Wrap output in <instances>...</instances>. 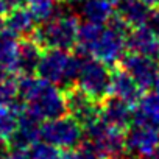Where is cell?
Masks as SVG:
<instances>
[{
    "label": "cell",
    "mask_w": 159,
    "mask_h": 159,
    "mask_svg": "<svg viewBox=\"0 0 159 159\" xmlns=\"http://www.w3.org/2000/svg\"><path fill=\"white\" fill-rule=\"evenodd\" d=\"M81 58L83 56L80 53L72 55L67 50L47 48L42 52L36 73L45 81L58 84L61 86V89H66L76 84L80 67H81Z\"/></svg>",
    "instance_id": "1"
},
{
    "label": "cell",
    "mask_w": 159,
    "mask_h": 159,
    "mask_svg": "<svg viewBox=\"0 0 159 159\" xmlns=\"http://www.w3.org/2000/svg\"><path fill=\"white\" fill-rule=\"evenodd\" d=\"M80 20L73 14L58 16L48 22L41 24L33 30L30 38L42 48H59V50H75L78 42Z\"/></svg>",
    "instance_id": "2"
},
{
    "label": "cell",
    "mask_w": 159,
    "mask_h": 159,
    "mask_svg": "<svg viewBox=\"0 0 159 159\" xmlns=\"http://www.w3.org/2000/svg\"><path fill=\"white\" fill-rule=\"evenodd\" d=\"M129 30V25L114 11L112 17L106 24V28H103L97 44L94 45L91 56L111 69L119 66L125 53L128 52L126 38Z\"/></svg>",
    "instance_id": "3"
},
{
    "label": "cell",
    "mask_w": 159,
    "mask_h": 159,
    "mask_svg": "<svg viewBox=\"0 0 159 159\" xmlns=\"http://www.w3.org/2000/svg\"><path fill=\"white\" fill-rule=\"evenodd\" d=\"M81 67L76 78V86L97 103H103L111 95V69L98 59L81 55Z\"/></svg>",
    "instance_id": "4"
},
{
    "label": "cell",
    "mask_w": 159,
    "mask_h": 159,
    "mask_svg": "<svg viewBox=\"0 0 159 159\" xmlns=\"http://www.w3.org/2000/svg\"><path fill=\"white\" fill-rule=\"evenodd\" d=\"M86 139L97 148L102 159H123L126 153V131L111 126L103 117L84 129Z\"/></svg>",
    "instance_id": "5"
},
{
    "label": "cell",
    "mask_w": 159,
    "mask_h": 159,
    "mask_svg": "<svg viewBox=\"0 0 159 159\" xmlns=\"http://www.w3.org/2000/svg\"><path fill=\"white\" fill-rule=\"evenodd\" d=\"M83 126L73 117L64 116L59 119L47 120L41 126V139L44 142L53 143L59 148H75L83 140Z\"/></svg>",
    "instance_id": "6"
},
{
    "label": "cell",
    "mask_w": 159,
    "mask_h": 159,
    "mask_svg": "<svg viewBox=\"0 0 159 159\" xmlns=\"http://www.w3.org/2000/svg\"><path fill=\"white\" fill-rule=\"evenodd\" d=\"M62 91L66 95L69 116L81 125L83 129H88L102 119V105L84 94L76 84L69 86Z\"/></svg>",
    "instance_id": "7"
},
{
    "label": "cell",
    "mask_w": 159,
    "mask_h": 159,
    "mask_svg": "<svg viewBox=\"0 0 159 159\" xmlns=\"http://www.w3.org/2000/svg\"><path fill=\"white\" fill-rule=\"evenodd\" d=\"M159 145L157 126L148 123H133L126 131V150L139 156H153Z\"/></svg>",
    "instance_id": "8"
},
{
    "label": "cell",
    "mask_w": 159,
    "mask_h": 159,
    "mask_svg": "<svg viewBox=\"0 0 159 159\" xmlns=\"http://www.w3.org/2000/svg\"><path fill=\"white\" fill-rule=\"evenodd\" d=\"M156 62L157 61L147 58L143 55L128 52V53H125V56L122 58L119 66L123 67L136 80L137 84L143 91H147L154 84V78H156V72H157Z\"/></svg>",
    "instance_id": "9"
},
{
    "label": "cell",
    "mask_w": 159,
    "mask_h": 159,
    "mask_svg": "<svg viewBox=\"0 0 159 159\" xmlns=\"http://www.w3.org/2000/svg\"><path fill=\"white\" fill-rule=\"evenodd\" d=\"M111 95H116L136 108L143 97V89L123 67L116 66L111 69Z\"/></svg>",
    "instance_id": "10"
},
{
    "label": "cell",
    "mask_w": 159,
    "mask_h": 159,
    "mask_svg": "<svg viewBox=\"0 0 159 159\" xmlns=\"http://www.w3.org/2000/svg\"><path fill=\"white\" fill-rule=\"evenodd\" d=\"M126 47L128 52L143 55L159 62V38L148 24L129 30L126 38Z\"/></svg>",
    "instance_id": "11"
},
{
    "label": "cell",
    "mask_w": 159,
    "mask_h": 159,
    "mask_svg": "<svg viewBox=\"0 0 159 159\" xmlns=\"http://www.w3.org/2000/svg\"><path fill=\"white\" fill-rule=\"evenodd\" d=\"M102 117L111 126L128 131L129 126L133 125L134 106H131L129 103L116 95H109L102 103Z\"/></svg>",
    "instance_id": "12"
},
{
    "label": "cell",
    "mask_w": 159,
    "mask_h": 159,
    "mask_svg": "<svg viewBox=\"0 0 159 159\" xmlns=\"http://www.w3.org/2000/svg\"><path fill=\"white\" fill-rule=\"evenodd\" d=\"M41 120L30 114L27 109L19 117V126L11 137L8 148L10 150H28L41 139Z\"/></svg>",
    "instance_id": "13"
},
{
    "label": "cell",
    "mask_w": 159,
    "mask_h": 159,
    "mask_svg": "<svg viewBox=\"0 0 159 159\" xmlns=\"http://www.w3.org/2000/svg\"><path fill=\"white\" fill-rule=\"evenodd\" d=\"M116 8V13L129 25V28L147 25L153 14V8L145 0H120Z\"/></svg>",
    "instance_id": "14"
},
{
    "label": "cell",
    "mask_w": 159,
    "mask_h": 159,
    "mask_svg": "<svg viewBox=\"0 0 159 159\" xmlns=\"http://www.w3.org/2000/svg\"><path fill=\"white\" fill-rule=\"evenodd\" d=\"M34 22L36 20L33 19L28 8L27 10L17 8V10H13L3 16V30L8 31L10 34L22 39V38H28L33 33Z\"/></svg>",
    "instance_id": "15"
},
{
    "label": "cell",
    "mask_w": 159,
    "mask_h": 159,
    "mask_svg": "<svg viewBox=\"0 0 159 159\" xmlns=\"http://www.w3.org/2000/svg\"><path fill=\"white\" fill-rule=\"evenodd\" d=\"M42 48L28 36L22 38L19 42V62L17 75H34L42 56Z\"/></svg>",
    "instance_id": "16"
},
{
    "label": "cell",
    "mask_w": 159,
    "mask_h": 159,
    "mask_svg": "<svg viewBox=\"0 0 159 159\" xmlns=\"http://www.w3.org/2000/svg\"><path fill=\"white\" fill-rule=\"evenodd\" d=\"M19 42H20L19 38L10 34L5 30L0 33V67L7 73L17 75Z\"/></svg>",
    "instance_id": "17"
},
{
    "label": "cell",
    "mask_w": 159,
    "mask_h": 159,
    "mask_svg": "<svg viewBox=\"0 0 159 159\" xmlns=\"http://www.w3.org/2000/svg\"><path fill=\"white\" fill-rule=\"evenodd\" d=\"M133 123H148L153 126H159V94L157 92L143 94V97L134 108Z\"/></svg>",
    "instance_id": "18"
},
{
    "label": "cell",
    "mask_w": 159,
    "mask_h": 159,
    "mask_svg": "<svg viewBox=\"0 0 159 159\" xmlns=\"http://www.w3.org/2000/svg\"><path fill=\"white\" fill-rule=\"evenodd\" d=\"M114 10L108 0H84L81 7V16L86 22L106 25L112 17Z\"/></svg>",
    "instance_id": "19"
},
{
    "label": "cell",
    "mask_w": 159,
    "mask_h": 159,
    "mask_svg": "<svg viewBox=\"0 0 159 159\" xmlns=\"http://www.w3.org/2000/svg\"><path fill=\"white\" fill-rule=\"evenodd\" d=\"M103 31V27L98 24H92V22H84L80 25V31H78V42H76V50L80 55H86L89 56L94 45L97 44L100 34Z\"/></svg>",
    "instance_id": "20"
},
{
    "label": "cell",
    "mask_w": 159,
    "mask_h": 159,
    "mask_svg": "<svg viewBox=\"0 0 159 159\" xmlns=\"http://www.w3.org/2000/svg\"><path fill=\"white\" fill-rule=\"evenodd\" d=\"M59 0H28L27 8L39 24L48 22L59 14Z\"/></svg>",
    "instance_id": "21"
},
{
    "label": "cell",
    "mask_w": 159,
    "mask_h": 159,
    "mask_svg": "<svg viewBox=\"0 0 159 159\" xmlns=\"http://www.w3.org/2000/svg\"><path fill=\"white\" fill-rule=\"evenodd\" d=\"M19 117L20 114L17 111L7 106H0V140H3L7 145L10 143L19 126Z\"/></svg>",
    "instance_id": "22"
},
{
    "label": "cell",
    "mask_w": 159,
    "mask_h": 159,
    "mask_svg": "<svg viewBox=\"0 0 159 159\" xmlns=\"http://www.w3.org/2000/svg\"><path fill=\"white\" fill-rule=\"evenodd\" d=\"M31 159H69V150L48 142H38L31 147Z\"/></svg>",
    "instance_id": "23"
},
{
    "label": "cell",
    "mask_w": 159,
    "mask_h": 159,
    "mask_svg": "<svg viewBox=\"0 0 159 159\" xmlns=\"http://www.w3.org/2000/svg\"><path fill=\"white\" fill-rule=\"evenodd\" d=\"M69 159H102V157L97 148L88 139H83L75 148L69 150Z\"/></svg>",
    "instance_id": "24"
},
{
    "label": "cell",
    "mask_w": 159,
    "mask_h": 159,
    "mask_svg": "<svg viewBox=\"0 0 159 159\" xmlns=\"http://www.w3.org/2000/svg\"><path fill=\"white\" fill-rule=\"evenodd\" d=\"M28 0H0V14L5 16L13 10L24 8Z\"/></svg>",
    "instance_id": "25"
},
{
    "label": "cell",
    "mask_w": 159,
    "mask_h": 159,
    "mask_svg": "<svg viewBox=\"0 0 159 159\" xmlns=\"http://www.w3.org/2000/svg\"><path fill=\"white\" fill-rule=\"evenodd\" d=\"M0 159H31L27 150H7L0 153Z\"/></svg>",
    "instance_id": "26"
},
{
    "label": "cell",
    "mask_w": 159,
    "mask_h": 159,
    "mask_svg": "<svg viewBox=\"0 0 159 159\" xmlns=\"http://www.w3.org/2000/svg\"><path fill=\"white\" fill-rule=\"evenodd\" d=\"M150 27L154 30V33L159 38V10H153L151 19H150Z\"/></svg>",
    "instance_id": "27"
},
{
    "label": "cell",
    "mask_w": 159,
    "mask_h": 159,
    "mask_svg": "<svg viewBox=\"0 0 159 159\" xmlns=\"http://www.w3.org/2000/svg\"><path fill=\"white\" fill-rule=\"evenodd\" d=\"M154 91L159 94V64H157V72H156V78H154Z\"/></svg>",
    "instance_id": "28"
},
{
    "label": "cell",
    "mask_w": 159,
    "mask_h": 159,
    "mask_svg": "<svg viewBox=\"0 0 159 159\" xmlns=\"http://www.w3.org/2000/svg\"><path fill=\"white\" fill-rule=\"evenodd\" d=\"M145 2H147L153 10H159V0H145Z\"/></svg>",
    "instance_id": "29"
},
{
    "label": "cell",
    "mask_w": 159,
    "mask_h": 159,
    "mask_svg": "<svg viewBox=\"0 0 159 159\" xmlns=\"http://www.w3.org/2000/svg\"><path fill=\"white\" fill-rule=\"evenodd\" d=\"M8 75H10V73H7V72H5V70L2 69V67H0V84L3 83V80H5V78H7Z\"/></svg>",
    "instance_id": "30"
},
{
    "label": "cell",
    "mask_w": 159,
    "mask_h": 159,
    "mask_svg": "<svg viewBox=\"0 0 159 159\" xmlns=\"http://www.w3.org/2000/svg\"><path fill=\"white\" fill-rule=\"evenodd\" d=\"M151 157H153V159H159V145H157V148L154 150V153H153Z\"/></svg>",
    "instance_id": "31"
},
{
    "label": "cell",
    "mask_w": 159,
    "mask_h": 159,
    "mask_svg": "<svg viewBox=\"0 0 159 159\" xmlns=\"http://www.w3.org/2000/svg\"><path fill=\"white\" fill-rule=\"evenodd\" d=\"M108 2L112 5V7H117L119 5V2H120V0H108Z\"/></svg>",
    "instance_id": "32"
},
{
    "label": "cell",
    "mask_w": 159,
    "mask_h": 159,
    "mask_svg": "<svg viewBox=\"0 0 159 159\" xmlns=\"http://www.w3.org/2000/svg\"><path fill=\"white\" fill-rule=\"evenodd\" d=\"M3 31V17H2V14H0V33Z\"/></svg>",
    "instance_id": "33"
},
{
    "label": "cell",
    "mask_w": 159,
    "mask_h": 159,
    "mask_svg": "<svg viewBox=\"0 0 159 159\" xmlns=\"http://www.w3.org/2000/svg\"><path fill=\"white\" fill-rule=\"evenodd\" d=\"M66 2H81V0H66Z\"/></svg>",
    "instance_id": "34"
},
{
    "label": "cell",
    "mask_w": 159,
    "mask_h": 159,
    "mask_svg": "<svg viewBox=\"0 0 159 159\" xmlns=\"http://www.w3.org/2000/svg\"><path fill=\"white\" fill-rule=\"evenodd\" d=\"M59 2H66V0H59Z\"/></svg>",
    "instance_id": "35"
}]
</instances>
